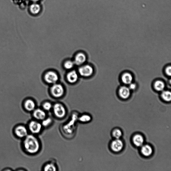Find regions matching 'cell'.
<instances>
[{
	"label": "cell",
	"instance_id": "obj_1",
	"mask_svg": "<svg viewBox=\"0 0 171 171\" xmlns=\"http://www.w3.org/2000/svg\"><path fill=\"white\" fill-rule=\"evenodd\" d=\"M22 147L27 153L35 154L40 151L41 144L39 140L34 135H28L24 139Z\"/></svg>",
	"mask_w": 171,
	"mask_h": 171
},
{
	"label": "cell",
	"instance_id": "obj_2",
	"mask_svg": "<svg viewBox=\"0 0 171 171\" xmlns=\"http://www.w3.org/2000/svg\"><path fill=\"white\" fill-rule=\"evenodd\" d=\"M52 109L53 114L57 118H63L66 114L67 111L65 107L59 103H57L53 105Z\"/></svg>",
	"mask_w": 171,
	"mask_h": 171
},
{
	"label": "cell",
	"instance_id": "obj_3",
	"mask_svg": "<svg viewBox=\"0 0 171 171\" xmlns=\"http://www.w3.org/2000/svg\"><path fill=\"white\" fill-rule=\"evenodd\" d=\"M14 133L16 137L18 139H24L28 134V130L25 126L19 124L14 127Z\"/></svg>",
	"mask_w": 171,
	"mask_h": 171
},
{
	"label": "cell",
	"instance_id": "obj_4",
	"mask_svg": "<svg viewBox=\"0 0 171 171\" xmlns=\"http://www.w3.org/2000/svg\"><path fill=\"white\" fill-rule=\"evenodd\" d=\"M42 124L36 120H32L28 123V129L33 135L38 134L42 128Z\"/></svg>",
	"mask_w": 171,
	"mask_h": 171
},
{
	"label": "cell",
	"instance_id": "obj_5",
	"mask_svg": "<svg viewBox=\"0 0 171 171\" xmlns=\"http://www.w3.org/2000/svg\"><path fill=\"white\" fill-rule=\"evenodd\" d=\"M51 92L54 97L59 98L63 95L64 90L60 84H55L51 88Z\"/></svg>",
	"mask_w": 171,
	"mask_h": 171
},
{
	"label": "cell",
	"instance_id": "obj_6",
	"mask_svg": "<svg viewBox=\"0 0 171 171\" xmlns=\"http://www.w3.org/2000/svg\"><path fill=\"white\" fill-rule=\"evenodd\" d=\"M80 75L84 77H89L93 73V69L91 66L86 65L80 67L79 70Z\"/></svg>",
	"mask_w": 171,
	"mask_h": 171
},
{
	"label": "cell",
	"instance_id": "obj_7",
	"mask_svg": "<svg viewBox=\"0 0 171 171\" xmlns=\"http://www.w3.org/2000/svg\"><path fill=\"white\" fill-rule=\"evenodd\" d=\"M32 116L37 121H42L47 117L46 112L43 109H35L33 111Z\"/></svg>",
	"mask_w": 171,
	"mask_h": 171
},
{
	"label": "cell",
	"instance_id": "obj_8",
	"mask_svg": "<svg viewBox=\"0 0 171 171\" xmlns=\"http://www.w3.org/2000/svg\"><path fill=\"white\" fill-rule=\"evenodd\" d=\"M45 78L47 83L54 84L58 81L59 77L57 74L54 72L49 71L45 75Z\"/></svg>",
	"mask_w": 171,
	"mask_h": 171
},
{
	"label": "cell",
	"instance_id": "obj_9",
	"mask_svg": "<svg viewBox=\"0 0 171 171\" xmlns=\"http://www.w3.org/2000/svg\"><path fill=\"white\" fill-rule=\"evenodd\" d=\"M23 107L28 112H33L36 108V104L34 100L30 99H27L23 102Z\"/></svg>",
	"mask_w": 171,
	"mask_h": 171
},
{
	"label": "cell",
	"instance_id": "obj_10",
	"mask_svg": "<svg viewBox=\"0 0 171 171\" xmlns=\"http://www.w3.org/2000/svg\"><path fill=\"white\" fill-rule=\"evenodd\" d=\"M123 147V142L119 139L115 140L112 141L111 145V147L113 151L118 152L121 151Z\"/></svg>",
	"mask_w": 171,
	"mask_h": 171
},
{
	"label": "cell",
	"instance_id": "obj_11",
	"mask_svg": "<svg viewBox=\"0 0 171 171\" xmlns=\"http://www.w3.org/2000/svg\"><path fill=\"white\" fill-rule=\"evenodd\" d=\"M119 94L121 98L124 99H126L130 95V90L126 87L122 86L119 89Z\"/></svg>",
	"mask_w": 171,
	"mask_h": 171
},
{
	"label": "cell",
	"instance_id": "obj_12",
	"mask_svg": "<svg viewBox=\"0 0 171 171\" xmlns=\"http://www.w3.org/2000/svg\"><path fill=\"white\" fill-rule=\"evenodd\" d=\"M86 59L85 54L82 53H79L76 55L74 63L77 65H81L85 62Z\"/></svg>",
	"mask_w": 171,
	"mask_h": 171
},
{
	"label": "cell",
	"instance_id": "obj_13",
	"mask_svg": "<svg viewBox=\"0 0 171 171\" xmlns=\"http://www.w3.org/2000/svg\"><path fill=\"white\" fill-rule=\"evenodd\" d=\"M78 74L75 71H72L68 73L67 79L70 83H74L77 82L78 79Z\"/></svg>",
	"mask_w": 171,
	"mask_h": 171
},
{
	"label": "cell",
	"instance_id": "obj_14",
	"mask_svg": "<svg viewBox=\"0 0 171 171\" xmlns=\"http://www.w3.org/2000/svg\"><path fill=\"white\" fill-rule=\"evenodd\" d=\"M133 143L137 147H140L143 146L144 139L143 137L140 135H136L134 137L133 139Z\"/></svg>",
	"mask_w": 171,
	"mask_h": 171
},
{
	"label": "cell",
	"instance_id": "obj_15",
	"mask_svg": "<svg viewBox=\"0 0 171 171\" xmlns=\"http://www.w3.org/2000/svg\"><path fill=\"white\" fill-rule=\"evenodd\" d=\"M141 153L145 156H149L152 153V149L150 146L145 145L142 146L141 148Z\"/></svg>",
	"mask_w": 171,
	"mask_h": 171
},
{
	"label": "cell",
	"instance_id": "obj_16",
	"mask_svg": "<svg viewBox=\"0 0 171 171\" xmlns=\"http://www.w3.org/2000/svg\"><path fill=\"white\" fill-rule=\"evenodd\" d=\"M133 77L131 74L125 73L122 76V80L123 83L127 85L131 83L133 81Z\"/></svg>",
	"mask_w": 171,
	"mask_h": 171
},
{
	"label": "cell",
	"instance_id": "obj_17",
	"mask_svg": "<svg viewBox=\"0 0 171 171\" xmlns=\"http://www.w3.org/2000/svg\"><path fill=\"white\" fill-rule=\"evenodd\" d=\"M30 9V12L32 14L36 15L40 12L41 8L39 4L34 3L31 5Z\"/></svg>",
	"mask_w": 171,
	"mask_h": 171
},
{
	"label": "cell",
	"instance_id": "obj_18",
	"mask_svg": "<svg viewBox=\"0 0 171 171\" xmlns=\"http://www.w3.org/2000/svg\"><path fill=\"white\" fill-rule=\"evenodd\" d=\"M78 120L80 122L86 123L89 122L91 120V117L89 115L84 114L78 117Z\"/></svg>",
	"mask_w": 171,
	"mask_h": 171
},
{
	"label": "cell",
	"instance_id": "obj_19",
	"mask_svg": "<svg viewBox=\"0 0 171 171\" xmlns=\"http://www.w3.org/2000/svg\"><path fill=\"white\" fill-rule=\"evenodd\" d=\"M154 88L158 91H163L165 85L163 82L158 80L156 81L154 84Z\"/></svg>",
	"mask_w": 171,
	"mask_h": 171
},
{
	"label": "cell",
	"instance_id": "obj_20",
	"mask_svg": "<svg viewBox=\"0 0 171 171\" xmlns=\"http://www.w3.org/2000/svg\"><path fill=\"white\" fill-rule=\"evenodd\" d=\"M57 168L55 165L52 163L47 164L44 166V170L45 171H55Z\"/></svg>",
	"mask_w": 171,
	"mask_h": 171
},
{
	"label": "cell",
	"instance_id": "obj_21",
	"mask_svg": "<svg viewBox=\"0 0 171 171\" xmlns=\"http://www.w3.org/2000/svg\"><path fill=\"white\" fill-rule=\"evenodd\" d=\"M163 99L166 101H170L171 100V92L168 91H163L161 95Z\"/></svg>",
	"mask_w": 171,
	"mask_h": 171
},
{
	"label": "cell",
	"instance_id": "obj_22",
	"mask_svg": "<svg viewBox=\"0 0 171 171\" xmlns=\"http://www.w3.org/2000/svg\"><path fill=\"white\" fill-rule=\"evenodd\" d=\"M42 121V122L41 123L43 127H48L50 126L53 122V120L51 117H46L44 120Z\"/></svg>",
	"mask_w": 171,
	"mask_h": 171
},
{
	"label": "cell",
	"instance_id": "obj_23",
	"mask_svg": "<svg viewBox=\"0 0 171 171\" xmlns=\"http://www.w3.org/2000/svg\"><path fill=\"white\" fill-rule=\"evenodd\" d=\"M42 107L43 110L45 111H49L52 109L53 105L51 103L46 102L44 103L42 105Z\"/></svg>",
	"mask_w": 171,
	"mask_h": 171
},
{
	"label": "cell",
	"instance_id": "obj_24",
	"mask_svg": "<svg viewBox=\"0 0 171 171\" xmlns=\"http://www.w3.org/2000/svg\"><path fill=\"white\" fill-rule=\"evenodd\" d=\"M113 135L116 139H119L122 135V132L120 130L116 129L113 131Z\"/></svg>",
	"mask_w": 171,
	"mask_h": 171
},
{
	"label": "cell",
	"instance_id": "obj_25",
	"mask_svg": "<svg viewBox=\"0 0 171 171\" xmlns=\"http://www.w3.org/2000/svg\"><path fill=\"white\" fill-rule=\"evenodd\" d=\"M74 63L71 61L66 62L64 64V67L66 69L68 70L71 69L73 67Z\"/></svg>",
	"mask_w": 171,
	"mask_h": 171
},
{
	"label": "cell",
	"instance_id": "obj_26",
	"mask_svg": "<svg viewBox=\"0 0 171 171\" xmlns=\"http://www.w3.org/2000/svg\"><path fill=\"white\" fill-rule=\"evenodd\" d=\"M166 73L169 76L171 75V68L170 66H169L166 68Z\"/></svg>",
	"mask_w": 171,
	"mask_h": 171
},
{
	"label": "cell",
	"instance_id": "obj_27",
	"mask_svg": "<svg viewBox=\"0 0 171 171\" xmlns=\"http://www.w3.org/2000/svg\"><path fill=\"white\" fill-rule=\"evenodd\" d=\"M129 86V89L132 90H134L136 88V85L135 84H130Z\"/></svg>",
	"mask_w": 171,
	"mask_h": 171
},
{
	"label": "cell",
	"instance_id": "obj_28",
	"mask_svg": "<svg viewBox=\"0 0 171 171\" xmlns=\"http://www.w3.org/2000/svg\"><path fill=\"white\" fill-rule=\"evenodd\" d=\"M34 2V3H36V2L40 1V0H30Z\"/></svg>",
	"mask_w": 171,
	"mask_h": 171
}]
</instances>
